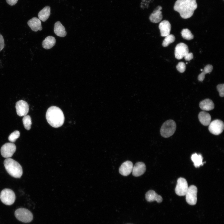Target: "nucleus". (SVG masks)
I'll list each match as a JSON object with an SVG mask.
<instances>
[{
    "label": "nucleus",
    "mask_w": 224,
    "mask_h": 224,
    "mask_svg": "<svg viewBox=\"0 0 224 224\" xmlns=\"http://www.w3.org/2000/svg\"><path fill=\"white\" fill-rule=\"evenodd\" d=\"M5 46L4 40L2 35L0 33V52L4 48Z\"/></svg>",
    "instance_id": "32"
},
{
    "label": "nucleus",
    "mask_w": 224,
    "mask_h": 224,
    "mask_svg": "<svg viewBox=\"0 0 224 224\" xmlns=\"http://www.w3.org/2000/svg\"><path fill=\"white\" fill-rule=\"evenodd\" d=\"M20 136V132L16 130L12 133L9 136L8 139L12 142H14Z\"/></svg>",
    "instance_id": "29"
},
{
    "label": "nucleus",
    "mask_w": 224,
    "mask_h": 224,
    "mask_svg": "<svg viewBox=\"0 0 224 224\" xmlns=\"http://www.w3.org/2000/svg\"><path fill=\"white\" fill-rule=\"evenodd\" d=\"M201 71H203V70H202V69H201Z\"/></svg>",
    "instance_id": "35"
},
{
    "label": "nucleus",
    "mask_w": 224,
    "mask_h": 224,
    "mask_svg": "<svg viewBox=\"0 0 224 224\" xmlns=\"http://www.w3.org/2000/svg\"><path fill=\"white\" fill-rule=\"evenodd\" d=\"M146 170V166L142 162H137L133 166L132 172L133 175L135 177H138L142 175Z\"/></svg>",
    "instance_id": "14"
},
{
    "label": "nucleus",
    "mask_w": 224,
    "mask_h": 224,
    "mask_svg": "<svg viewBox=\"0 0 224 224\" xmlns=\"http://www.w3.org/2000/svg\"><path fill=\"white\" fill-rule=\"evenodd\" d=\"M213 69L212 65L210 64L207 65L204 68L203 71L200 73L198 76V80L199 81L202 82L205 78L206 74L212 72Z\"/></svg>",
    "instance_id": "25"
},
{
    "label": "nucleus",
    "mask_w": 224,
    "mask_h": 224,
    "mask_svg": "<svg viewBox=\"0 0 224 224\" xmlns=\"http://www.w3.org/2000/svg\"><path fill=\"white\" fill-rule=\"evenodd\" d=\"M217 88L219 92V96L221 97H223L224 96V84H218L217 85Z\"/></svg>",
    "instance_id": "31"
},
{
    "label": "nucleus",
    "mask_w": 224,
    "mask_h": 224,
    "mask_svg": "<svg viewBox=\"0 0 224 224\" xmlns=\"http://www.w3.org/2000/svg\"><path fill=\"white\" fill-rule=\"evenodd\" d=\"M171 25L169 21L164 20L161 22L159 25L161 36L166 37L170 34Z\"/></svg>",
    "instance_id": "16"
},
{
    "label": "nucleus",
    "mask_w": 224,
    "mask_h": 224,
    "mask_svg": "<svg viewBox=\"0 0 224 224\" xmlns=\"http://www.w3.org/2000/svg\"><path fill=\"white\" fill-rule=\"evenodd\" d=\"M198 118L201 124L205 126L209 125L211 120L210 115L205 111L200 112L198 114Z\"/></svg>",
    "instance_id": "19"
},
{
    "label": "nucleus",
    "mask_w": 224,
    "mask_h": 224,
    "mask_svg": "<svg viewBox=\"0 0 224 224\" xmlns=\"http://www.w3.org/2000/svg\"><path fill=\"white\" fill-rule=\"evenodd\" d=\"M185 60L189 61L193 58V55L192 53H188L184 57Z\"/></svg>",
    "instance_id": "33"
},
{
    "label": "nucleus",
    "mask_w": 224,
    "mask_h": 224,
    "mask_svg": "<svg viewBox=\"0 0 224 224\" xmlns=\"http://www.w3.org/2000/svg\"><path fill=\"white\" fill-rule=\"evenodd\" d=\"M189 53V49L187 45L183 43H180L176 46L175 50V58L180 59Z\"/></svg>",
    "instance_id": "11"
},
{
    "label": "nucleus",
    "mask_w": 224,
    "mask_h": 224,
    "mask_svg": "<svg viewBox=\"0 0 224 224\" xmlns=\"http://www.w3.org/2000/svg\"><path fill=\"white\" fill-rule=\"evenodd\" d=\"M4 165L7 172L12 176L16 178H21L23 170L18 162L10 158H7L4 161Z\"/></svg>",
    "instance_id": "3"
},
{
    "label": "nucleus",
    "mask_w": 224,
    "mask_h": 224,
    "mask_svg": "<svg viewBox=\"0 0 224 224\" xmlns=\"http://www.w3.org/2000/svg\"><path fill=\"white\" fill-rule=\"evenodd\" d=\"M188 188V184L185 179L182 177L178 179L175 189V192L177 195L180 196L185 195Z\"/></svg>",
    "instance_id": "10"
},
{
    "label": "nucleus",
    "mask_w": 224,
    "mask_h": 224,
    "mask_svg": "<svg viewBox=\"0 0 224 224\" xmlns=\"http://www.w3.org/2000/svg\"><path fill=\"white\" fill-rule=\"evenodd\" d=\"M0 198L3 203L10 205L14 203L16 196L14 192L11 189H5L0 193Z\"/></svg>",
    "instance_id": "5"
},
{
    "label": "nucleus",
    "mask_w": 224,
    "mask_h": 224,
    "mask_svg": "<svg viewBox=\"0 0 224 224\" xmlns=\"http://www.w3.org/2000/svg\"><path fill=\"white\" fill-rule=\"evenodd\" d=\"M46 118L49 124L56 128L62 126L64 121V116L62 111L55 106H51L47 110Z\"/></svg>",
    "instance_id": "2"
},
{
    "label": "nucleus",
    "mask_w": 224,
    "mask_h": 224,
    "mask_svg": "<svg viewBox=\"0 0 224 224\" xmlns=\"http://www.w3.org/2000/svg\"><path fill=\"white\" fill-rule=\"evenodd\" d=\"M22 121L25 128L27 130L31 128L32 124L31 119L30 117L28 115L24 116Z\"/></svg>",
    "instance_id": "26"
},
{
    "label": "nucleus",
    "mask_w": 224,
    "mask_h": 224,
    "mask_svg": "<svg viewBox=\"0 0 224 224\" xmlns=\"http://www.w3.org/2000/svg\"><path fill=\"white\" fill-rule=\"evenodd\" d=\"M16 149L15 145L12 143L8 142L4 144L1 147L0 151L3 157L9 158L12 157Z\"/></svg>",
    "instance_id": "9"
},
{
    "label": "nucleus",
    "mask_w": 224,
    "mask_h": 224,
    "mask_svg": "<svg viewBox=\"0 0 224 224\" xmlns=\"http://www.w3.org/2000/svg\"><path fill=\"white\" fill-rule=\"evenodd\" d=\"M145 198L148 202L156 201L158 203H160L162 201V197L152 190L148 191L145 194Z\"/></svg>",
    "instance_id": "17"
},
{
    "label": "nucleus",
    "mask_w": 224,
    "mask_h": 224,
    "mask_svg": "<svg viewBox=\"0 0 224 224\" xmlns=\"http://www.w3.org/2000/svg\"><path fill=\"white\" fill-rule=\"evenodd\" d=\"M162 9V7L159 6L149 16V19L151 22L157 23L161 21L162 18V12L161 11Z\"/></svg>",
    "instance_id": "15"
},
{
    "label": "nucleus",
    "mask_w": 224,
    "mask_h": 224,
    "mask_svg": "<svg viewBox=\"0 0 224 224\" xmlns=\"http://www.w3.org/2000/svg\"><path fill=\"white\" fill-rule=\"evenodd\" d=\"M199 106L203 110L209 111L214 108V105L212 100L209 99H206L200 102Z\"/></svg>",
    "instance_id": "21"
},
{
    "label": "nucleus",
    "mask_w": 224,
    "mask_h": 224,
    "mask_svg": "<svg viewBox=\"0 0 224 224\" xmlns=\"http://www.w3.org/2000/svg\"><path fill=\"white\" fill-rule=\"evenodd\" d=\"M133 167V164L131 161H126L120 166L119 169V173L123 176H127L132 172Z\"/></svg>",
    "instance_id": "13"
},
{
    "label": "nucleus",
    "mask_w": 224,
    "mask_h": 224,
    "mask_svg": "<svg viewBox=\"0 0 224 224\" xmlns=\"http://www.w3.org/2000/svg\"><path fill=\"white\" fill-rule=\"evenodd\" d=\"M224 128L223 122L220 120L217 119L210 123L208 127V130L211 133L217 135L222 133Z\"/></svg>",
    "instance_id": "7"
},
{
    "label": "nucleus",
    "mask_w": 224,
    "mask_h": 224,
    "mask_svg": "<svg viewBox=\"0 0 224 224\" xmlns=\"http://www.w3.org/2000/svg\"><path fill=\"white\" fill-rule=\"evenodd\" d=\"M175 40V36L172 34H169L165 37L162 45L164 47L168 46L170 44L173 42Z\"/></svg>",
    "instance_id": "27"
},
{
    "label": "nucleus",
    "mask_w": 224,
    "mask_h": 224,
    "mask_svg": "<svg viewBox=\"0 0 224 224\" xmlns=\"http://www.w3.org/2000/svg\"><path fill=\"white\" fill-rule=\"evenodd\" d=\"M177 70L181 73L184 72L186 69V65L183 62H179L176 66Z\"/></svg>",
    "instance_id": "30"
},
{
    "label": "nucleus",
    "mask_w": 224,
    "mask_h": 224,
    "mask_svg": "<svg viewBox=\"0 0 224 224\" xmlns=\"http://www.w3.org/2000/svg\"><path fill=\"white\" fill-rule=\"evenodd\" d=\"M176 129V124L172 120L165 121L162 125L160 129V133L163 137L167 138L172 135Z\"/></svg>",
    "instance_id": "4"
},
{
    "label": "nucleus",
    "mask_w": 224,
    "mask_h": 224,
    "mask_svg": "<svg viewBox=\"0 0 224 224\" xmlns=\"http://www.w3.org/2000/svg\"><path fill=\"white\" fill-rule=\"evenodd\" d=\"M50 14V7L46 6L42 9L39 13V19L43 22L46 21L49 17Z\"/></svg>",
    "instance_id": "23"
},
{
    "label": "nucleus",
    "mask_w": 224,
    "mask_h": 224,
    "mask_svg": "<svg viewBox=\"0 0 224 224\" xmlns=\"http://www.w3.org/2000/svg\"><path fill=\"white\" fill-rule=\"evenodd\" d=\"M197 7L196 0H177L174 9L180 13L182 18L186 19L192 16Z\"/></svg>",
    "instance_id": "1"
},
{
    "label": "nucleus",
    "mask_w": 224,
    "mask_h": 224,
    "mask_svg": "<svg viewBox=\"0 0 224 224\" xmlns=\"http://www.w3.org/2000/svg\"><path fill=\"white\" fill-rule=\"evenodd\" d=\"M191 159L194 163V166L196 167H199L201 166H203L205 162H203V157L200 154H198L196 153L193 154L191 156Z\"/></svg>",
    "instance_id": "24"
},
{
    "label": "nucleus",
    "mask_w": 224,
    "mask_h": 224,
    "mask_svg": "<svg viewBox=\"0 0 224 224\" xmlns=\"http://www.w3.org/2000/svg\"><path fill=\"white\" fill-rule=\"evenodd\" d=\"M182 37L187 40H191L194 38V36L191 31L188 29H184L181 32Z\"/></svg>",
    "instance_id": "28"
},
{
    "label": "nucleus",
    "mask_w": 224,
    "mask_h": 224,
    "mask_svg": "<svg viewBox=\"0 0 224 224\" xmlns=\"http://www.w3.org/2000/svg\"><path fill=\"white\" fill-rule=\"evenodd\" d=\"M15 215L18 220L24 223L30 222L33 218L32 213L28 210L23 208L16 209Z\"/></svg>",
    "instance_id": "6"
},
{
    "label": "nucleus",
    "mask_w": 224,
    "mask_h": 224,
    "mask_svg": "<svg viewBox=\"0 0 224 224\" xmlns=\"http://www.w3.org/2000/svg\"><path fill=\"white\" fill-rule=\"evenodd\" d=\"M54 31L57 35L60 37H64L67 35L65 27L59 21L55 23Z\"/></svg>",
    "instance_id": "20"
},
{
    "label": "nucleus",
    "mask_w": 224,
    "mask_h": 224,
    "mask_svg": "<svg viewBox=\"0 0 224 224\" xmlns=\"http://www.w3.org/2000/svg\"><path fill=\"white\" fill-rule=\"evenodd\" d=\"M16 109L18 115L24 116L26 115L29 112V106L26 101L21 100L16 103Z\"/></svg>",
    "instance_id": "12"
},
{
    "label": "nucleus",
    "mask_w": 224,
    "mask_h": 224,
    "mask_svg": "<svg viewBox=\"0 0 224 224\" xmlns=\"http://www.w3.org/2000/svg\"><path fill=\"white\" fill-rule=\"evenodd\" d=\"M7 3L11 6H13L16 3L18 0H6Z\"/></svg>",
    "instance_id": "34"
},
{
    "label": "nucleus",
    "mask_w": 224,
    "mask_h": 224,
    "mask_svg": "<svg viewBox=\"0 0 224 224\" xmlns=\"http://www.w3.org/2000/svg\"><path fill=\"white\" fill-rule=\"evenodd\" d=\"M27 24L33 31L36 32L38 30H41L42 29L40 20L36 17H34L29 20Z\"/></svg>",
    "instance_id": "18"
},
{
    "label": "nucleus",
    "mask_w": 224,
    "mask_h": 224,
    "mask_svg": "<svg viewBox=\"0 0 224 224\" xmlns=\"http://www.w3.org/2000/svg\"><path fill=\"white\" fill-rule=\"evenodd\" d=\"M197 188L194 185L188 187L185 194L187 202L189 205L196 204L197 202Z\"/></svg>",
    "instance_id": "8"
},
{
    "label": "nucleus",
    "mask_w": 224,
    "mask_h": 224,
    "mask_svg": "<svg viewBox=\"0 0 224 224\" xmlns=\"http://www.w3.org/2000/svg\"><path fill=\"white\" fill-rule=\"evenodd\" d=\"M55 38L51 36H49L43 41L42 45L43 48L48 49L53 47L55 45Z\"/></svg>",
    "instance_id": "22"
}]
</instances>
